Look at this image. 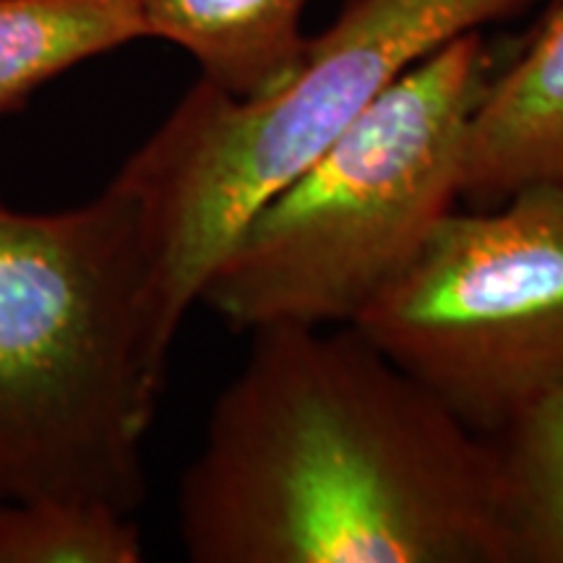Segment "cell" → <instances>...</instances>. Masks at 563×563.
Returning a JSON list of instances; mask_svg holds the SVG:
<instances>
[{"instance_id": "1", "label": "cell", "mask_w": 563, "mask_h": 563, "mask_svg": "<svg viewBox=\"0 0 563 563\" xmlns=\"http://www.w3.org/2000/svg\"><path fill=\"white\" fill-rule=\"evenodd\" d=\"M180 481L194 563H514L493 443L352 327L251 332Z\"/></svg>"}, {"instance_id": "2", "label": "cell", "mask_w": 563, "mask_h": 563, "mask_svg": "<svg viewBox=\"0 0 563 563\" xmlns=\"http://www.w3.org/2000/svg\"><path fill=\"white\" fill-rule=\"evenodd\" d=\"M167 363L129 188L112 178L60 211L0 194V504L76 498L133 517Z\"/></svg>"}, {"instance_id": "3", "label": "cell", "mask_w": 563, "mask_h": 563, "mask_svg": "<svg viewBox=\"0 0 563 563\" xmlns=\"http://www.w3.org/2000/svg\"><path fill=\"white\" fill-rule=\"evenodd\" d=\"M493 55L464 32L415 63L245 220L199 302L238 332L350 327L462 191Z\"/></svg>"}, {"instance_id": "4", "label": "cell", "mask_w": 563, "mask_h": 563, "mask_svg": "<svg viewBox=\"0 0 563 563\" xmlns=\"http://www.w3.org/2000/svg\"><path fill=\"white\" fill-rule=\"evenodd\" d=\"M538 0H344L298 66L258 97L194 84L118 170L139 201L152 313L173 352L211 269L262 203L340 139L407 68Z\"/></svg>"}, {"instance_id": "5", "label": "cell", "mask_w": 563, "mask_h": 563, "mask_svg": "<svg viewBox=\"0 0 563 563\" xmlns=\"http://www.w3.org/2000/svg\"><path fill=\"white\" fill-rule=\"evenodd\" d=\"M350 327L496 439L563 389V186L449 211Z\"/></svg>"}, {"instance_id": "6", "label": "cell", "mask_w": 563, "mask_h": 563, "mask_svg": "<svg viewBox=\"0 0 563 563\" xmlns=\"http://www.w3.org/2000/svg\"><path fill=\"white\" fill-rule=\"evenodd\" d=\"M540 183L563 186V0L490 76L470 123L460 199L490 209Z\"/></svg>"}, {"instance_id": "7", "label": "cell", "mask_w": 563, "mask_h": 563, "mask_svg": "<svg viewBox=\"0 0 563 563\" xmlns=\"http://www.w3.org/2000/svg\"><path fill=\"white\" fill-rule=\"evenodd\" d=\"M308 0H141L144 37L178 45L201 79L232 97H258L298 66Z\"/></svg>"}, {"instance_id": "8", "label": "cell", "mask_w": 563, "mask_h": 563, "mask_svg": "<svg viewBox=\"0 0 563 563\" xmlns=\"http://www.w3.org/2000/svg\"><path fill=\"white\" fill-rule=\"evenodd\" d=\"M136 40L141 0H0V118L70 68Z\"/></svg>"}, {"instance_id": "9", "label": "cell", "mask_w": 563, "mask_h": 563, "mask_svg": "<svg viewBox=\"0 0 563 563\" xmlns=\"http://www.w3.org/2000/svg\"><path fill=\"white\" fill-rule=\"evenodd\" d=\"M490 443L514 563H563V389Z\"/></svg>"}, {"instance_id": "10", "label": "cell", "mask_w": 563, "mask_h": 563, "mask_svg": "<svg viewBox=\"0 0 563 563\" xmlns=\"http://www.w3.org/2000/svg\"><path fill=\"white\" fill-rule=\"evenodd\" d=\"M141 530L131 514L76 498L0 504V563H139Z\"/></svg>"}]
</instances>
